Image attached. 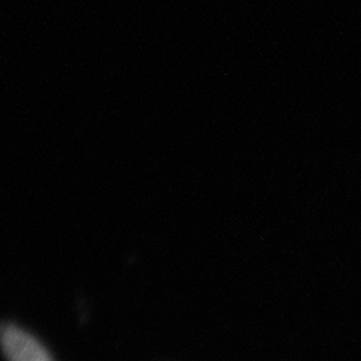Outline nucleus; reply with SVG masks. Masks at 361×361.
<instances>
[{
  "instance_id": "obj_1",
  "label": "nucleus",
  "mask_w": 361,
  "mask_h": 361,
  "mask_svg": "<svg viewBox=\"0 0 361 361\" xmlns=\"http://www.w3.org/2000/svg\"><path fill=\"white\" fill-rule=\"evenodd\" d=\"M1 344L8 361H52L49 352L35 337L13 324L3 326Z\"/></svg>"
}]
</instances>
